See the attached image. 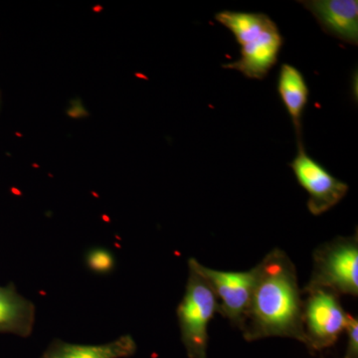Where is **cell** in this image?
Wrapping results in <instances>:
<instances>
[{"label":"cell","instance_id":"6da1fadb","mask_svg":"<svg viewBox=\"0 0 358 358\" xmlns=\"http://www.w3.org/2000/svg\"><path fill=\"white\" fill-rule=\"evenodd\" d=\"M255 268V286L240 327L244 338H289L305 345L303 300L293 261L275 248Z\"/></svg>","mask_w":358,"mask_h":358},{"label":"cell","instance_id":"7a4b0ae2","mask_svg":"<svg viewBox=\"0 0 358 358\" xmlns=\"http://www.w3.org/2000/svg\"><path fill=\"white\" fill-rule=\"evenodd\" d=\"M215 20L230 30L240 45V58L224 64L249 79L263 80L278 62L284 44L279 27L265 13L224 10Z\"/></svg>","mask_w":358,"mask_h":358},{"label":"cell","instance_id":"3957f363","mask_svg":"<svg viewBox=\"0 0 358 358\" xmlns=\"http://www.w3.org/2000/svg\"><path fill=\"white\" fill-rule=\"evenodd\" d=\"M324 289L338 296H358L357 231L350 237L338 236L313 252L312 277L303 292Z\"/></svg>","mask_w":358,"mask_h":358},{"label":"cell","instance_id":"277c9868","mask_svg":"<svg viewBox=\"0 0 358 358\" xmlns=\"http://www.w3.org/2000/svg\"><path fill=\"white\" fill-rule=\"evenodd\" d=\"M218 312L215 294L203 278L188 267L185 294L178 308L181 341L189 358H207L208 324Z\"/></svg>","mask_w":358,"mask_h":358},{"label":"cell","instance_id":"5b68a950","mask_svg":"<svg viewBox=\"0 0 358 358\" xmlns=\"http://www.w3.org/2000/svg\"><path fill=\"white\" fill-rule=\"evenodd\" d=\"M303 327L308 350L313 353L331 348L345 331L350 313L345 312L339 296L324 289L303 292Z\"/></svg>","mask_w":358,"mask_h":358},{"label":"cell","instance_id":"8992f818","mask_svg":"<svg viewBox=\"0 0 358 358\" xmlns=\"http://www.w3.org/2000/svg\"><path fill=\"white\" fill-rule=\"evenodd\" d=\"M188 267L196 271L210 287L218 301L217 313L240 329L255 286V267L245 272H225L206 267L193 258L188 261Z\"/></svg>","mask_w":358,"mask_h":358},{"label":"cell","instance_id":"52a82bcc","mask_svg":"<svg viewBox=\"0 0 358 358\" xmlns=\"http://www.w3.org/2000/svg\"><path fill=\"white\" fill-rule=\"evenodd\" d=\"M289 166L299 185L308 194V209L313 215H322L331 210L348 194V185L310 157L303 141L298 143V152Z\"/></svg>","mask_w":358,"mask_h":358},{"label":"cell","instance_id":"ba28073f","mask_svg":"<svg viewBox=\"0 0 358 358\" xmlns=\"http://www.w3.org/2000/svg\"><path fill=\"white\" fill-rule=\"evenodd\" d=\"M300 3L315 16L327 34L357 46V0H307Z\"/></svg>","mask_w":358,"mask_h":358},{"label":"cell","instance_id":"9c48e42d","mask_svg":"<svg viewBox=\"0 0 358 358\" xmlns=\"http://www.w3.org/2000/svg\"><path fill=\"white\" fill-rule=\"evenodd\" d=\"M35 324V306L14 285L0 286V334L27 338Z\"/></svg>","mask_w":358,"mask_h":358},{"label":"cell","instance_id":"30bf717a","mask_svg":"<svg viewBox=\"0 0 358 358\" xmlns=\"http://www.w3.org/2000/svg\"><path fill=\"white\" fill-rule=\"evenodd\" d=\"M136 341L131 336H122L101 345H79L55 341L41 358H127L136 353Z\"/></svg>","mask_w":358,"mask_h":358},{"label":"cell","instance_id":"8fae6325","mask_svg":"<svg viewBox=\"0 0 358 358\" xmlns=\"http://www.w3.org/2000/svg\"><path fill=\"white\" fill-rule=\"evenodd\" d=\"M278 93L293 122L298 143H301V117L310 95L303 73L293 65L282 64L278 76Z\"/></svg>","mask_w":358,"mask_h":358},{"label":"cell","instance_id":"7c38bea8","mask_svg":"<svg viewBox=\"0 0 358 358\" xmlns=\"http://www.w3.org/2000/svg\"><path fill=\"white\" fill-rule=\"evenodd\" d=\"M348 334V346L343 358H358V320L350 315L345 329Z\"/></svg>","mask_w":358,"mask_h":358}]
</instances>
